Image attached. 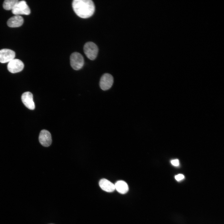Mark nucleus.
Returning <instances> with one entry per match:
<instances>
[{"label": "nucleus", "instance_id": "f257e3e1", "mask_svg": "<svg viewBox=\"0 0 224 224\" xmlns=\"http://www.w3.org/2000/svg\"><path fill=\"white\" fill-rule=\"evenodd\" d=\"M72 5L75 13L82 18L91 17L95 11L94 3L91 0H74Z\"/></svg>", "mask_w": 224, "mask_h": 224}, {"label": "nucleus", "instance_id": "f03ea898", "mask_svg": "<svg viewBox=\"0 0 224 224\" xmlns=\"http://www.w3.org/2000/svg\"><path fill=\"white\" fill-rule=\"evenodd\" d=\"M83 50L84 54L90 59L94 60L96 57L98 52L97 45L92 42H88L84 44Z\"/></svg>", "mask_w": 224, "mask_h": 224}, {"label": "nucleus", "instance_id": "7ed1b4c3", "mask_svg": "<svg viewBox=\"0 0 224 224\" xmlns=\"http://www.w3.org/2000/svg\"><path fill=\"white\" fill-rule=\"evenodd\" d=\"M70 63L71 67L75 70L81 69L84 64V59L81 54L77 52L71 54L70 57Z\"/></svg>", "mask_w": 224, "mask_h": 224}, {"label": "nucleus", "instance_id": "20e7f679", "mask_svg": "<svg viewBox=\"0 0 224 224\" xmlns=\"http://www.w3.org/2000/svg\"><path fill=\"white\" fill-rule=\"evenodd\" d=\"M12 13L15 15H28L30 13V9L25 1H19L12 10Z\"/></svg>", "mask_w": 224, "mask_h": 224}, {"label": "nucleus", "instance_id": "39448f33", "mask_svg": "<svg viewBox=\"0 0 224 224\" xmlns=\"http://www.w3.org/2000/svg\"><path fill=\"white\" fill-rule=\"evenodd\" d=\"M113 82L114 78L112 75L108 73L104 74L100 80V88L104 91L108 90L111 87Z\"/></svg>", "mask_w": 224, "mask_h": 224}, {"label": "nucleus", "instance_id": "423d86ee", "mask_svg": "<svg viewBox=\"0 0 224 224\" xmlns=\"http://www.w3.org/2000/svg\"><path fill=\"white\" fill-rule=\"evenodd\" d=\"M24 64L21 60L13 59L8 63L7 68L8 70L13 73L20 72L22 70Z\"/></svg>", "mask_w": 224, "mask_h": 224}, {"label": "nucleus", "instance_id": "0eeeda50", "mask_svg": "<svg viewBox=\"0 0 224 224\" xmlns=\"http://www.w3.org/2000/svg\"><path fill=\"white\" fill-rule=\"evenodd\" d=\"M15 53L13 51L8 49L0 50V62L5 63L9 62L14 58Z\"/></svg>", "mask_w": 224, "mask_h": 224}, {"label": "nucleus", "instance_id": "6e6552de", "mask_svg": "<svg viewBox=\"0 0 224 224\" xmlns=\"http://www.w3.org/2000/svg\"><path fill=\"white\" fill-rule=\"evenodd\" d=\"M22 101L24 105L28 109L33 110L35 108V104L33 100V96L30 92L24 93L21 97Z\"/></svg>", "mask_w": 224, "mask_h": 224}, {"label": "nucleus", "instance_id": "1a4fd4ad", "mask_svg": "<svg viewBox=\"0 0 224 224\" xmlns=\"http://www.w3.org/2000/svg\"><path fill=\"white\" fill-rule=\"evenodd\" d=\"M39 139L40 143L44 147L49 146L52 142L51 134L49 131L45 129L42 130L40 131Z\"/></svg>", "mask_w": 224, "mask_h": 224}, {"label": "nucleus", "instance_id": "9d476101", "mask_svg": "<svg viewBox=\"0 0 224 224\" xmlns=\"http://www.w3.org/2000/svg\"><path fill=\"white\" fill-rule=\"evenodd\" d=\"M23 22V18L21 16L16 15L10 18L7 23L8 26L10 27H17L21 26Z\"/></svg>", "mask_w": 224, "mask_h": 224}, {"label": "nucleus", "instance_id": "9b49d317", "mask_svg": "<svg viewBox=\"0 0 224 224\" xmlns=\"http://www.w3.org/2000/svg\"><path fill=\"white\" fill-rule=\"evenodd\" d=\"M99 185L103 190L107 192H111L115 189L114 184L105 179H101Z\"/></svg>", "mask_w": 224, "mask_h": 224}, {"label": "nucleus", "instance_id": "f8f14e48", "mask_svg": "<svg viewBox=\"0 0 224 224\" xmlns=\"http://www.w3.org/2000/svg\"><path fill=\"white\" fill-rule=\"evenodd\" d=\"M115 189L121 194H125L128 190V187L127 183L124 181L120 180L116 182L114 184Z\"/></svg>", "mask_w": 224, "mask_h": 224}, {"label": "nucleus", "instance_id": "ddd939ff", "mask_svg": "<svg viewBox=\"0 0 224 224\" xmlns=\"http://www.w3.org/2000/svg\"><path fill=\"white\" fill-rule=\"evenodd\" d=\"M18 1L17 0H5L3 4V7L6 10H12Z\"/></svg>", "mask_w": 224, "mask_h": 224}, {"label": "nucleus", "instance_id": "4468645a", "mask_svg": "<svg viewBox=\"0 0 224 224\" xmlns=\"http://www.w3.org/2000/svg\"><path fill=\"white\" fill-rule=\"evenodd\" d=\"M184 176L181 174H179L175 176V179L178 181L182 180L184 178Z\"/></svg>", "mask_w": 224, "mask_h": 224}, {"label": "nucleus", "instance_id": "2eb2a0df", "mask_svg": "<svg viewBox=\"0 0 224 224\" xmlns=\"http://www.w3.org/2000/svg\"><path fill=\"white\" fill-rule=\"evenodd\" d=\"M171 163L172 165L175 166H178L179 164V160L177 159L171 160Z\"/></svg>", "mask_w": 224, "mask_h": 224}, {"label": "nucleus", "instance_id": "dca6fc26", "mask_svg": "<svg viewBox=\"0 0 224 224\" xmlns=\"http://www.w3.org/2000/svg\"></svg>", "mask_w": 224, "mask_h": 224}]
</instances>
